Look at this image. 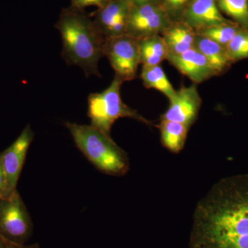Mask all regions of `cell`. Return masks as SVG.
Listing matches in <instances>:
<instances>
[{
  "mask_svg": "<svg viewBox=\"0 0 248 248\" xmlns=\"http://www.w3.org/2000/svg\"><path fill=\"white\" fill-rule=\"evenodd\" d=\"M16 244L11 242L0 234V248H12Z\"/></svg>",
  "mask_w": 248,
  "mask_h": 248,
  "instance_id": "cell-25",
  "label": "cell"
},
{
  "mask_svg": "<svg viewBox=\"0 0 248 248\" xmlns=\"http://www.w3.org/2000/svg\"><path fill=\"white\" fill-rule=\"evenodd\" d=\"M240 29L236 23L230 22L204 29L196 34L210 39L226 48Z\"/></svg>",
  "mask_w": 248,
  "mask_h": 248,
  "instance_id": "cell-19",
  "label": "cell"
},
{
  "mask_svg": "<svg viewBox=\"0 0 248 248\" xmlns=\"http://www.w3.org/2000/svg\"><path fill=\"white\" fill-rule=\"evenodd\" d=\"M77 147L98 170L104 174L121 177L130 169L128 155L110 135L92 125L66 122Z\"/></svg>",
  "mask_w": 248,
  "mask_h": 248,
  "instance_id": "cell-3",
  "label": "cell"
},
{
  "mask_svg": "<svg viewBox=\"0 0 248 248\" xmlns=\"http://www.w3.org/2000/svg\"><path fill=\"white\" fill-rule=\"evenodd\" d=\"M132 7L127 0H110L97 9L93 22L105 40L126 35Z\"/></svg>",
  "mask_w": 248,
  "mask_h": 248,
  "instance_id": "cell-10",
  "label": "cell"
},
{
  "mask_svg": "<svg viewBox=\"0 0 248 248\" xmlns=\"http://www.w3.org/2000/svg\"><path fill=\"white\" fill-rule=\"evenodd\" d=\"M191 0H174L170 17L173 22H179L181 16Z\"/></svg>",
  "mask_w": 248,
  "mask_h": 248,
  "instance_id": "cell-22",
  "label": "cell"
},
{
  "mask_svg": "<svg viewBox=\"0 0 248 248\" xmlns=\"http://www.w3.org/2000/svg\"><path fill=\"white\" fill-rule=\"evenodd\" d=\"M195 48L205 57L216 76L226 71L231 64L226 48L210 39L197 34Z\"/></svg>",
  "mask_w": 248,
  "mask_h": 248,
  "instance_id": "cell-14",
  "label": "cell"
},
{
  "mask_svg": "<svg viewBox=\"0 0 248 248\" xmlns=\"http://www.w3.org/2000/svg\"><path fill=\"white\" fill-rule=\"evenodd\" d=\"M110 0H71L70 7L73 9L84 11L86 8L90 6H96L97 9L102 7Z\"/></svg>",
  "mask_w": 248,
  "mask_h": 248,
  "instance_id": "cell-21",
  "label": "cell"
},
{
  "mask_svg": "<svg viewBox=\"0 0 248 248\" xmlns=\"http://www.w3.org/2000/svg\"><path fill=\"white\" fill-rule=\"evenodd\" d=\"M138 42L142 66H158L167 60L169 49L161 35L151 36Z\"/></svg>",
  "mask_w": 248,
  "mask_h": 248,
  "instance_id": "cell-15",
  "label": "cell"
},
{
  "mask_svg": "<svg viewBox=\"0 0 248 248\" xmlns=\"http://www.w3.org/2000/svg\"><path fill=\"white\" fill-rule=\"evenodd\" d=\"M141 79L147 89H153L164 94L168 99L175 94L174 89L162 67L142 66Z\"/></svg>",
  "mask_w": 248,
  "mask_h": 248,
  "instance_id": "cell-17",
  "label": "cell"
},
{
  "mask_svg": "<svg viewBox=\"0 0 248 248\" xmlns=\"http://www.w3.org/2000/svg\"><path fill=\"white\" fill-rule=\"evenodd\" d=\"M133 6L140 5L149 4V3H160V0H127Z\"/></svg>",
  "mask_w": 248,
  "mask_h": 248,
  "instance_id": "cell-24",
  "label": "cell"
},
{
  "mask_svg": "<svg viewBox=\"0 0 248 248\" xmlns=\"http://www.w3.org/2000/svg\"><path fill=\"white\" fill-rule=\"evenodd\" d=\"M163 146L173 153L184 149L188 134L189 127L179 122L160 120L157 125Z\"/></svg>",
  "mask_w": 248,
  "mask_h": 248,
  "instance_id": "cell-16",
  "label": "cell"
},
{
  "mask_svg": "<svg viewBox=\"0 0 248 248\" xmlns=\"http://www.w3.org/2000/svg\"><path fill=\"white\" fill-rule=\"evenodd\" d=\"M55 28L62 36L65 61L79 66L87 77H100L98 64L104 55L105 39L93 19L84 11L68 7L62 10Z\"/></svg>",
  "mask_w": 248,
  "mask_h": 248,
  "instance_id": "cell-2",
  "label": "cell"
},
{
  "mask_svg": "<svg viewBox=\"0 0 248 248\" xmlns=\"http://www.w3.org/2000/svg\"><path fill=\"white\" fill-rule=\"evenodd\" d=\"M192 221L190 248H248V173L217 182Z\"/></svg>",
  "mask_w": 248,
  "mask_h": 248,
  "instance_id": "cell-1",
  "label": "cell"
},
{
  "mask_svg": "<svg viewBox=\"0 0 248 248\" xmlns=\"http://www.w3.org/2000/svg\"><path fill=\"white\" fill-rule=\"evenodd\" d=\"M226 50L231 62L248 58V31L241 28L226 46Z\"/></svg>",
  "mask_w": 248,
  "mask_h": 248,
  "instance_id": "cell-20",
  "label": "cell"
},
{
  "mask_svg": "<svg viewBox=\"0 0 248 248\" xmlns=\"http://www.w3.org/2000/svg\"><path fill=\"white\" fill-rule=\"evenodd\" d=\"M124 81L115 76L110 86L104 91L92 93L88 98V116L91 125L110 135L114 123L120 118H130L151 126V121L128 107L121 96Z\"/></svg>",
  "mask_w": 248,
  "mask_h": 248,
  "instance_id": "cell-4",
  "label": "cell"
},
{
  "mask_svg": "<svg viewBox=\"0 0 248 248\" xmlns=\"http://www.w3.org/2000/svg\"><path fill=\"white\" fill-rule=\"evenodd\" d=\"M5 191H6V177L2 164H1V153H0V200L4 197Z\"/></svg>",
  "mask_w": 248,
  "mask_h": 248,
  "instance_id": "cell-23",
  "label": "cell"
},
{
  "mask_svg": "<svg viewBox=\"0 0 248 248\" xmlns=\"http://www.w3.org/2000/svg\"><path fill=\"white\" fill-rule=\"evenodd\" d=\"M169 102L167 110L160 120L179 122L190 128L198 117L202 104L197 84L182 86L176 90L175 94L169 99Z\"/></svg>",
  "mask_w": 248,
  "mask_h": 248,
  "instance_id": "cell-9",
  "label": "cell"
},
{
  "mask_svg": "<svg viewBox=\"0 0 248 248\" xmlns=\"http://www.w3.org/2000/svg\"><path fill=\"white\" fill-rule=\"evenodd\" d=\"M173 23L160 3L133 6L129 16L126 35L140 40L161 35Z\"/></svg>",
  "mask_w": 248,
  "mask_h": 248,
  "instance_id": "cell-7",
  "label": "cell"
},
{
  "mask_svg": "<svg viewBox=\"0 0 248 248\" xmlns=\"http://www.w3.org/2000/svg\"><path fill=\"white\" fill-rule=\"evenodd\" d=\"M217 2L221 13L248 31V0H217Z\"/></svg>",
  "mask_w": 248,
  "mask_h": 248,
  "instance_id": "cell-18",
  "label": "cell"
},
{
  "mask_svg": "<svg viewBox=\"0 0 248 248\" xmlns=\"http://www.w3.org/2000/svg\"><path fill=\"white\" fill-rule=\"evenodd\" d=\"M34 140V133L30 125L22 130L19 137L6 150L1 153V164L6 177L4 197L17 190V185L22 173L28 151Z\"/></svg>",
  "mask_w": 248,
  "mask_h": 248,
  "instance_id": "cell-8",
  "label": "cell"
},
{
  "mask_svg": "<svg viewBox=\"0 0 248 248\" xmlns=\"http://www.w3.org/2000/svg\"><path fill=\"white\" fill-rule=\"evenodd\" d=\"M103 53L108 59L115 76L124 82L136 78L141 64L138 40L128 35L106 39Z\"/></svg>",
  "mask_w": 248,
  "mask_h": 248,
  "instance_id": "cell-6",
  "label": "cell"
},
{
  "mask_svg": "<svg viewBox=\"0 0 248 248\" xmlns=\"http://www.w3.org/2000/svg\"><path fill=\"white\" fill-rule=\"evenodd\" d=\"M12 248H40V245L37 244L32 245L16 244Z\"/></svg>",
  "mask_w": 248,
  "mask_h": 248,
  "instance_id": "cell-26",
  "label": "cell"
},
{
  "mask_svg": "<svg viewBox=\"0 0 248 248\" xmlns=\"http://www.w3.org/2000/svg\"><path fill=\"white\" fill-rule=\"evenodd\" d=\"M167 60L194 84H200L216 76L206 59L195 48L179 55H169Z\"/></svg>",
  "mask_w": 248,
  "mask_h": 248,
  "instance_id": "cell-12",
  "label": "cell"
},
{
  "mask_svg": "<svg viewBox=\"0 0 248 248\" xmlns=\"http://www.w3.org/2000/svg\"><path fill=\"white\" fill-rule=\"evenodd\" d=\"M33 231L29 210L17 190L0 200V234L16 244H25Z\"/></svg>",
  "mask_w": 248,
  "mask_h": 248,
  "instance_id": "cell-5",
  "label": "cell"
},
{
  "mask_svg": "<svg viewBox=\"0 0 248 248\" xmlns=\"http://www.w3.org/2000/svg\"><path fill=\"white\" fill-rule=\"evenodd\" d=\"M169 55H179L195 48L196 32L181 22H173L161 35Z\"/></svg>",
  "mask_w": 248,
  "mask_h": 248,
  "instance_id": "cell-13",
  "label": "cell"
},
{
  "mask_svg": "<svg viewBox=\"0 0 248 248\" xmlns=\"http://www.w3.org/2000/svg\"><path fill=\"white\" fill-rule=\"evenodd\" d=\"M179 22L196 33L208 28L231 22L222 14L217 0H191Z\"/></svg>",
  "mask_w": 248,
  "mask_h": 248,
  "instance_id": "cell-11",
  "label": "cell"
}]
</instances>
